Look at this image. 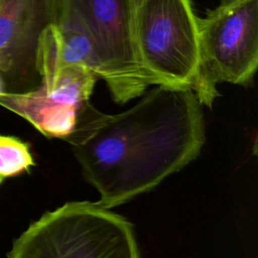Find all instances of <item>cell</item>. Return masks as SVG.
<instances>
[{
	"instance_id": "obj_1",
	"label": "cell",
	"mask_w": 258,
	"mask_h": 258,
	"mask_svg": "<svg viewBox=\"0 0 258 258\" xmlns=\"http://www.w3.org/2000/svg\"><path fill=\"white\" fill-rule=\"evenodd\" d=\"M129 109L90 104L67 142L105 209L149 191L182 169L206 141L203 105L191 89L154 86Z\"/></svg>"
},
{
	"instance_id": "obj_2",
	"label": "cell",
	"mask_w": 258,
	"mask_h": 258,
	"mask_svg": "<svg viewBox=\"0 0 258 258\" xmlns=\"http://www.w3.org/2000/svg\"><path fill=\"white\" fill-rule=\"evenodd\" d=\"M7 258H140L133 225L88 201L45 212L12 243Z\"/></svg>"
},
{
	"instance_id": "obj_3",
	"label": "cell",
	"mask_w": 258,
	"mask_h": 258,
	"mask_svg": "<svg viewBox=\"0 0 258 258\" xmlns=\"http://www.w3.org/2000/svg\"><path fill=\"white\" fill-rule=\"evenodd\" d=\"M138 60L156 86L201 90L198 16L189 0H144L134 12Z\"/></svg>"
},
{
	"instance_id": "obj_4",
	"label": "cell",
	"mask_w": 258,
	"mask_h": 258,
	"mask_svg": "<svg viewBox=\"0 0 258 258\" xmlns=\"http://www.w3.org/2000/svg\"><path fill=\"white\" fill-rule=\"evenodd\" d=\"M203 106L212 108L217 85L252 86L258 68V0H221L198 17Z\"/></svg>"
},
{
	"instance_id": "obj_5",
	"label": "cell",
	"mask_w": 258,
	"mask_h": 258,
	"mask_svg": "<svg viewBox=\"0 0 258 258\" xmlns=\"http://www.w3.org/2000/svg\"><path fill=\"white\" fill-rule=\"evenodd\" d=\"M51 26L39 40L38 87L24 94L2 93L0 106L26 120L45 137L67 141L91 104L99 79L82 66L60 62Z\"/></svg>"
},
{
	"instance_id": "obj_6",
	"label": "cell",
	"mask_w": 258,
	"mask_h": 258,
	"mask_svg": "<svg viewBox=\"0 0 258 258\" xmlns=\"http://www.w3.org/2000/svg\"><path fill=\"white\" fill-rule=\"evenodd\" d=\"M60 12L75 17L89 33L102 80L115 103L125 104L141 97L150 85L156 86L138 60L131 0H62Z\"/></svg>"
},
{
	"instance_id": "obj_7",
	"label": "cell",
	"mask_w": 258,
	"mask_h": 258,
	"mask_svg": "<svg viewBox=\"0 0 258 258\" xmlns=\"http://www.w3.org/2000/svg\"><path fill=\"white\" fill-rule=\"evenodd\" d=\"M62 0H0V79L4 93L24 94L40 83L42 33L56 23Z\"/></svg>"
},
{
	"instance_id": "obj_8",
	"label": "cell",
	"mask_w": 258,
	"mask_h": 258,
	"mask_svg": "<svg viewBox=\"0 0 258 258\" xmlns=\"http://www.w3.org/2000/svg\"><path fill=\"white\" fill-rule=\"evenodd\" d=\"M34 165L27 142L15 136L0 134V184L7 178L28 172Z\"/></svg>"
},
{
	"instance_id": "obj_9",
	"label": "cell",
	"mask_w": 258,
	"mask_h": 258,
	"mask_svg": "<svg viewBox=\"0 0 258 258\" xmlns=\"http://www.w3.org/2000/svg\"><path fill=\"white\" fill-rule=\"evenodd\" d=\"M132 1V4H133V8H134V11L136 10V8L144 1V0H131Z\"/></svg>"
},
{
	"instance_id": "obj_10",
	"label": "cell",
	"mask_w": 258,
	"mask_h": 258,
	"mask_svg": "<svg viewBox=\"0 0 258 258\" xmlns=\"http://www.w3.org/2000/svg\"><path fill=\"white\" fill-rule=\"evenodd\" d=\"M2 93H4V88H3V84H2V81H1V79H0V95H1Z\"/></svg>"
}]
</instances>
